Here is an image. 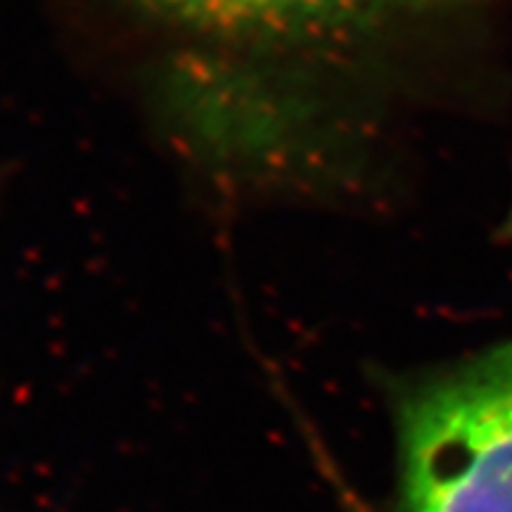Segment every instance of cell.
Wrapping results in <instances>:
<instances>
[{
	"instance_id": "cell-1",
	"label": "cell",
	"mask_w": 512,
	"mask_h": 512,
	"mask_svg": "<svg viewBox=\"0 0 512 512\" xmlns=\"http://www.w3.org/2000/svg\"><path fill=\"white\" fill-rule=\"evenodd\" d=\"M396 422L406 512H512V342L411 384Z\"/></svg>"
},
{
	"instance_id": "cell-2",
	"label": "cell",
	"mask_w": 512,
	"mask_h": 512,
	"mask_svg": "<svg viewBox=\"0 0 512 512\" xmlns=\"http://www.w3.org/2000/svg\"><path fill=\"white\" fill-rule=\"evenodd\" d=\"M171 31L228 50L351 43L399 19L446 15L479 0H126Z\"/></svg>"
},
{
	"instance_id": "cell-3",
	"label": "cell",
	"mask_w": 512,
	"mask_h": 512,
	"mask_svg": "<svg viewBox=\"0 0 512 512\" xmlns=\"http://www.w3.org/2000/svg\"><path fill=\"white\" fill-rule=\"evenodd\" d=\"M505 230H508V235L512 238V209H510V216H508V223H505Z\"/></svg>"
}]
</instances>
